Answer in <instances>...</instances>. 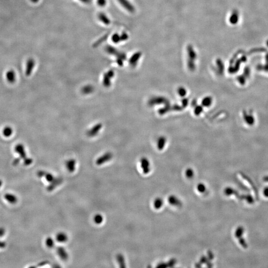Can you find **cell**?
Instances as JSON below:
<instances>
[{
  "label": "cell",
  "mask_w": 268,
  "mask_h": 268,
  "mask_svg": "<svg viewBox=\"0 0 268 268\" xmlns=\"http://www.w3.org/2000/svg\"><path fill=\"white\" fill-rule=\"evenodd\" d=\"M38 175L39 177H45L47 181L51 183L47 188L48 190L49 191H52L63 182V179L61 178H55L52 174L43 171L39 172Z\"/></svg>",
  "instance_id": "obj_1"
},
{
  "label": "cell",
  "mask_w": 268,
  "mask_h": 268,
  "mask_svg": "<svg viewBox=\"0 0 268 268\" xmlns=\"http://www.w3.org/2000/svg\"><path fill=\"white\" fill-rule=\"evenodd\" d=\"M114 72L112 70L108 71L104 74L103 78V84L105 87L108 88L111 84V80L114 77Z\"/></svg>",
  "instance_id": "obj_2"
},
{
  "label": "cell",
  "mask_w": 268,
  "mask_h": 268,
  "mask_svg": "<svg viewBox=\"0 0 268 268\" xmlns=\"http://www.w3.org/2000/svg\"><path fill=\"white\" fill-rule=\"evenodd\" d=\"M112 156L113 155L111 153L109 152L105 153L97 159L96 160V164L97 165H103L104 163H106L110 161L112 159Z\"/></svg>",
  "instance_id": "obj_3"
},
{
  "label": "cell",
  "mask_w": 268,
  "mask_h": 268,
  "mask_svg": "<svg viewBox=\"0 0 268 268\" xmlns=\"http://www.w3.org/2000/svg\"><path fill=\"white\" fill-rule=\"evenodd\" d=\"M102 127V125L100 123H98L93 127L92 128L87 132V135L88 137H94L97 135Z\"/></svg>",
  "instance_id": "obj_4"
},
{
  "label": "cell",
  "mask_w": 268,
  "mask_h": 268,
  "mask_svg": "<svg viewBox=\"0 0 268 268\" xmlns=\"http://www.w3.org/2000/svg\"><path fill=\"white\" fill-rule=\"evenodd\" d=\"M56 252L58 254V256L62 260L66 261L68 259L69 257L68 253H67L66 250L63 247L59 246L56 249Z\"/></svg>",
  "instance_id": "obj_5"
},
{
  "label": "cell",
  "mask_w": 268,
  "mask_h": 268,
  "mask_svg": "<svg viewBox=\"0 0 268 268\" xmlns=\"http://www.w3.org/2000/svg\"><path fill=\"white\" fill-rule=\"evenodd\" d=\"M66 167L67 170L70 172L75 171L76 167V161L74 159H70L66 162Z\"/></svg>",
  "instance_id": "obj_6"
},
{
  "label": "cell",
  "mask_w": 268,
  "mask_h": 268,
  "mask_svg": "<svg viewBox=\"0 0 268 268\" xmlns=\"http://www.w3.org/2000/svg\"><path fill=\"white\" fill-rule=\"evenodd\" d=\"M35 61L32 59L28 60L26 63V74L27 75H29L32 74L34 66H35Z\"/></svg>",
  "instance_id": "obj_7"
},
{
  "label": "cell",
  "mask_w": 268,
  "mask_h": 268,
  "mask_svg": "<svg viewBox=\"0 0 268 268\" xmlns=\"http://www.w3.org/2000/svg\"><path fill=\"white\" fill-rule=\"evenodd\" d=\"M68 239V237L66 233L63 232H60L57 233L56 236V240L60 243H65L67 242Z\"/></svg>",
  "instance_id": "obj_8"
},
{
  "label": "cell",
  "mask_w": 268,
  "mask_h": 268,
  "mask_svg": "<svg viewBox=\"0 0 268 268\" xmlns=\"http://www.w3.org/2000/svg\"><path fill=\"white\" fill-rule=\"evenodd\" d=\"M98 19L101 21L102 23H103L105 25H108L110 23V21L109 19L108 18L106 14H104L103 12L99 13L98 16Z\"/></svg>",
  "instance_id": "obj_9"
},
{
  "label": "cell",
  "mask_w": 268,
  "mask_h": 268,
  "mask_svg": "<svg viewBox=\"0 0 268 268\" xmlns=\"http://www.w3.org/2000/svg\"><path fill=\"white\" fill-rule=\"evenodd\" d=\"M94 91V87L91 85L84 86L82 89V92L84 95H89L93 93Z\"/></svg>",
  "instance_id": "obj_10"
},
{
  "label": "cell",
  "mask_w": 268,
  "mask_h": 268,
  "mask_svg": "<svg viewBox=\"0 0 268 268\" xmlns=\"http://www.w3.org/2000/svg\"><path fill=\"white\" fill-rule=\"evenodd\" d=\"M7 78L9 82H14L16 80V75L15 72L12 70L8 71L7 73Z\"/></svg>",
  "instance_id": "obj_11"
},
{
  "label": "cell",
  "mask_w": 268,
  "mask_h": 268,
  "mask_svg": "<svg viewBox=\"0 0 268 268\" xmlns=\"http://www.w3.org/2000/svg\"><path fill=\"white\" fill-rule=\"evenodd\" d=\"M5 198L6 200H8V201L10 202L11 203H15L17 201V199L16 198V196L12 195H5Z\"/></svg>",
  "instance_id": "obj_12"
},
{
  "label": "cell",
  "mask_w": 268,
  "mask_h": 268,
  "mask_svg": "<svg viewBox=\"0 0 268 268\" xmlns=\"http://www.w3.org/2000/svg\"><path fill=\"white\" fill-rule=\"evenodd\" d=\"M93 220L95 223L97 224H100L103 222V217L100 214H97L93 218Z\"/></svg>",
  "instance_id": "obj_13"
},
{
  "label": "cell",
  "mask_w": 268,
  "mask_h": 268,
  "mask_svg": "<svg viewBox=\"0 0 268 268\" xmlns=\"http://www.w3.org/2000/svg\"><path fill=\"white\" fill-rule=\"evenodd\" d=\"M46 245L49 248H52L55 245L54 240L51 237H48L45 241Z\"/></svg>",
  "instance_id": "obj_14"
},
{
  "label": "cell",
  "mask_w": 268,
  "mask_h": 268,
  "mask_svg": "<svg viewBox=\"0 0 268 268\" xmlns=\"http://www.w3.org/2000/svg\"><path fill=\"white\" fill-rule=\"evenodd\" d=\"M3 133L5 137H10L12 133V129L9 127H5L3 131Z\"/></svg>",
  "instance_id": "obj_15"
},
{
  "label": "cell",
  "mask_w": 268,
  "mask_h": 268,
  "mask_svg": "<svg viewBox=\"0 0 268 268\" xmlns=\"http://www.w3.org/2000/svg\"><path fill=\"white\" fill-rule=\"evenodd\" d=\"M117 260L118 262L119 263L120 266L121 267H125V261L124 258L122 255L119 254L117 256Z\"/></svg>",
  "instance_id": "obj_16"
},
{
  "label": "cell",
  "mask_w": 268,
  "mask_h": 268,
  "mask_svg": "<svg viewBox=\"0 0 268 268\" xmlns=\"http://www.w3.org/2000/svg\"><path fill=\"white\" fill-rule=\"evenodd\" d=\"M17 151L20 154L23 158H25V149L23 147V145H19L17 147Z\"/></svg>",
  "instance_id": "obj_17"
},
{
  "label": "cell",
  "mask_w": 268,
  "mask_h": 268,
  "mask_svg": "<svg viewBox=\"0 0 268 268\" xmlns=\"http://www.w3.org/2000/svg\"><path fill=\"white\" fill-rule=\"evenodd\" d=\"M243 228L242 227H239V228H238V229L236 231L235 236L239 238V237L241 236V235L243 234Z\"/></svg>",
  "instance_id": "obj_18"
},
{
  "label": "cell",
  "mask_w": 268,
  "mask_h": 268,
  "mask_svg": "<svg viewBox=\"0 0 268 268\" xmlns=\"http://www.w3.org/2000/svg\"><path fill=\"white\" fill-rule=\"evenodd\" d=\"M97 3L100 7H104L106 4V0H97Z\"/></svg>",
  "instance_id": "obj_19"
},
{
  "label": "cell",
  "mask_w": 268,
  "mask_h": 268,
  "mask_svg": "<svg viewBox=\"0 0 268 268\" xmlns=\"http://www.w3.org/2000/svg\"><path fill=\"white\" fill-rule=\"evenodd\" d=\"M107 35H105V36H104L103 37H102V38H100V39H99V40L98 41V42H96V43H95L94 44V45H99V44H100V43H101L102 42H103V41H104L106 39V38H107Z\"/></svg>",
  "instance_id": "obj_20"
},
{
  "label": "cell",
  "mask_w": 268,
  "mask_h": 268,
  "mask_svg": "<svg viewBox=\"0 0 268 268\" xmlns=\"http://www.w3.org/2000/svg\"><path fill=\"white\" fill-rule=\"evenodd\" d=\"M112 40L115 43H117L119 41V36L117 34H114L112 37Z\"/></svg>",
  "instance_id": "obj_21"
},
{
  "label": "cell",
  "mask_w": 268,
  "mask_h": 268,
  "mask_svg": "<svg viewBox=\"0 0 268 268\" xmlns=\"http://www.w3.org/2000/svg\"><path fill=\"white\" fill-rule=\"evenodd\" d=\"M263 194L265 196L268 197V188H265V189L264 190V192H263Z\"/></svg>",
  "instance_id": "obj_22"
},
{
  "label": "cell",
  "mask_w": 268,
  "mask_h": 268,
  "mask_svg": "<svg viewBox=\"0 0 268 268\" xmlns=\"http://www.w3.org/2000/svg\"><path fill=\"white\" fill-rule=\"evenodd\" d=\"M203 187H204V186L203 184H200V185L198 186V189H199L200 192H203V191L205 190V189H203Z\"/></svg>",
  "instance_id": "obj_23"
},
{
  "label": "cell",
  "mask_w": 268,
  "mask_h": 268,
  "mask_svg": "<svg viewBox=\"0 0 268 268\" xmlns=\"http://www.w3.org/2000/svg\"><path fill=\"white\" fill-rule=\"evenodd\" d=\"M5 233V230L3 228H0V237L2 236Z\"/></svg>",
  "instance_id": "obj_24"
},
{
  "label": "cell",
  "mask_w": 268,
  "mask_h": 268,
  "mask_svg": "<svg viewBox=\"0 0 268 268\" xmlns=\"http://www.w3.org/2000/svg\"><path fill=\"white\" fill-rule=\"evenodd\" d=\"M33 3H37L38 2L39 0H30Z\"/></svg>",
  "instance_id": "obj_25"
},
{
  "label": "cell",
  "mask_w": 268,
  "mask_h": 268,
  "mask_svg": "<svg viewBox=\"0 0 268 268\" xmlns=\"http://www.w3.org/2000/svg\"><path fill=\"white\" fill-rule=\"evenodd\" d=\"M1 184H2V181H0V186H1Z\"/></svg>",
  "instance_id": "obj_26"
},
{
  "label": "cell",
  "mask_w": 268,
  "mask_h": 268,
  "mask_svg": "<svg viewBox=\"0 0 268 268\" xmlns=\"http://www.w3.org/2000/svg\"><path fill=\"white\" fill-rule=\"evenodd\" d=\"M267 46H268V40L267 41Z\"/></svg>",
  "instance_id": "obj_27"
}]
</instances>
